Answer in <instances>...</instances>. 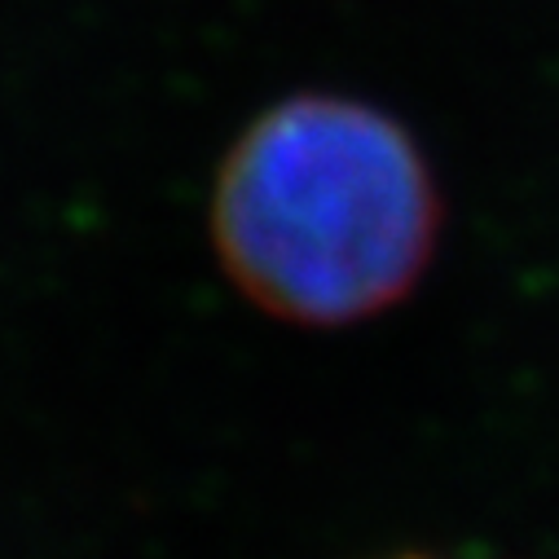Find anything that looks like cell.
Returning a JSON list of instances; mask_svg holds the SVG:
<instances>
[{"label": "cell", "mask_w": 559, "mask_h": 559, "mask_svg": "<svg viewBox=\"0 0 559 559\" xmlns=\"http://www.w3.org/2000/svg\"><path fill=\"white\" fill-rule=\"evenodd\" d=\"M445 203L432 159L383 106L292 93L216 168L207 234L229 287L292 326H357L428 277Z\"/></svg>", "instance_id": "obj_1"}]
</instances>
